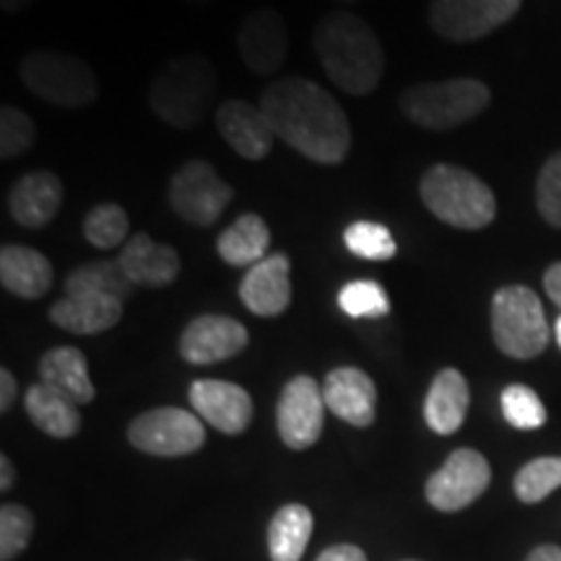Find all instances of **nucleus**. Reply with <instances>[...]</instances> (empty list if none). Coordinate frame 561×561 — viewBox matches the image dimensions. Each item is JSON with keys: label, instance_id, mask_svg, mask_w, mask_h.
<instances>
[{"label": "nucleus", "instance_id": "c03bdc74", "mask_svg": "<svg viewBox=\"0 0 561 561\" xmlns=\"http://www.w3.org/2000/svg\"><path fill=\"white\" fill-rule=\"evenodd\" d=\"M335 5H341V9H348V5H356V3H362V0H333Z\"/></svg>", "mask_w": 561, "mask_h": 561}, {"label": "nucleus", "instance_id": "a878e982", "mask_svg": "<svg viewBox=\"0 0 561 561\" xmlns=\"http://www.w3.org/2000/svg\"><path fill=\"white\" fill-rule=\"evenodd\" d=\"M26 416L39 432L50 434L55 439H70L81 430L79 405L60 396L58 390L47 388L45 382L32 385L24 396Z\"/></svg>", "mask_w": 561, "mask_h": 561}, {"label": "nucleus", "instance_id": "4468645a", "mask_svg": "<svg viewBox=\"0 0 561 561\" xmlns=\"http://www.w3.org/2000/svg\"><path fill=\"white\" fill-rule=\"evenodd\" d=\"M248 343V328L240 320L227 318V314H198L187 322L180 335V356L206 367V364H219L242 354Z\"/></svg>", "mask_w": 561, "mask_h": 561}, {"label": "nucleus", "instance_id": "ddd939ff", "mask_svg": "<svg viewBox=\"0 0 561 561\" xmlns=\"http://www.w3.org/2000/svg\"><path fill=\"white\" fill-rule=\"evenodd\" d=\"M237 53L255 76H276L289 55V30L276 9H252L237 30Z\"/></svg>", "mask_w": 561, "mask_h": 561}, {"label": "nucleus", "instance_id": "9b49d317", "mask_svg": "<svg viewBox=\"0 0 561 561\" xmlns=\"http://www.w3.org/2000/svg\"><path fill=\"white\" fill-rule=\"evenodd\" d=\"M491 483V466L473 447H458L426 481V502L439 512L471 507Z\"/></svg>", "mask_w": 561, "mask_h": 561}, {"label": "nucleus", "instance_id": "aec40b11", "mask_svg": "<svg viewBox=\"0 0 561 561\" xmlns=\"http://www.w3.org/2000/svg\"><path fill=\"white\" fill-rule=\"evenodd\" d=\"M62 203V182L55 172H26L9 191L11 219L24 229H42L58 216Z\"/></svg>", "mask_w": 561, "mask_h": 561}, {"label": "nucleus", "instance_id": "7c9ffc66", "mask_svg": "<svg viewBox=\"0 0 561 561\" xmlns=\"http://www.w3.org/2000/svg\"><path fill=\"white\" fill-rule=\"evenodd\" d=\"M339 307L354 320H380L390 314V297L382 284L371 278L351 280L339 291Z\"/></svg>", "mask_w": 561, "mask_h": 561}, {"label": "nucleus", "instance_id": "473e14b6", "mask_svg": "<svg viewBox=\"0 0 561 561\" xmlns=\"http://www.w3.org/2000/svg\"><path fill=\"white\" fill-rule=\"evenodd\" d=\"M502 413L504 421L520 432L541 430L549 419L543 401L528 385H507L502 390Z\"/></svg>", "mask_w": 561, "mask_h": 561}, {"label": "nucleus", "instance_id": "dca6fc26", "mask_svg": "<svg viewBox=\"0 0 561 561\" xmlns=\"http://www.w3.org/2000/svg\"><path fill=\"white\" fill-rule=\"evenodd\" d=\"M191 405L206 424L221 434H242L255 416L250 392L227 380H195L191 385Z\"/></svg>", "mask_w": 561, "mask_h": 561}, {"label": "nucleus", "instance_id": "c85d7f7f", "mask_svg": "<svg viewBox=\"0 0 561 561\" xmlns=\"http://www.w3.org/2000/svg\"><path fill=\"white\" fill-rule=\"evenodd\" d=\"M130 219L123 206L117 203H100L83 219V237L96 250H115L128 242Z\"/></svg>", "mask_w": 561, "mask_h": 561}, {"label": "nucleus", "instance_id": "bb28decb", "mask_svg": "<svg viewBox=\"0 0 561 561\" xmlns=\"http://www.w3.org/2000/svg\"><path fill=\"white\" fill-rule=\"evenodd\" d=\"M312 512L305 504H286L268 525V553L273 561H299L312 538Z\"/></svg>", "mask_w": 561, "mask_h": 561}, {"label": "nucleus", "instance_id": "9d476101", "mask_svg": "<svg viewBox=\"0 0 561 561\" xmlns=\"http://www.w3.org/2000/svg\"><path fill=\"white\" fill-rule=\"evenodd\" d=\"M523 0H432L426 19L432 32L447 42H476L510 24Z\"/></svg>", "mask_w": 561, "mask_h": 561}, {"label": "nucleus", "instance_id": "58836bf2", "mask_svg": "<svg viewBox=\"0 0 561 561\" xmlns=\"http://www.w3.org/2000/svg\"><path fill=\"white\" fill-rule=\"evenodd\" d=\"M543 289L549 294V299L553 305L561 307V261L551 263L543 273Z\"/></svg>", "mask_w": 561, "mask_h": 561}, {"label": "nucleus", "instance_id": "c756f323", "mask_svg": "<svg viewBox=\"0 0 561 561\" xmlns=\"http://www.w3.org/2000/svg\"><path fill=\"white\" fill-rule=\"evenodd\" d=\"M343 242L348 252L371 263L392 261L398 255V242L385 224L377 221H354L343 231Z\"/></svg>", "mask_w": 561, "mask_h": 561}, {"label": "nucleus", "instance_id": "393cba45", "mask_svg": "<svg viewBox=\"0 0 561 561\" xmlns=\"http://www.w3.org/2000/svg\"><path fill=\"white\" fill-rule=\"evenodd\" d=\"M271 248V229L263 216L242 214L234 224L227 227L216 240V252L231 268H252L268 257Z\"/></svg>", "mask_w": 561, "mask_h": 561}, {"label": "nucleus", "instance_id": "a18cd8bd", "mask_svg": "<svg viewBox=\"0 0 561 561\" xmlns=\"http://www.w3.org/2000/svg\"><path fill=\"white\" fill-rule=\"evenodd\" d=\"M553 333H557V341H559V348H561V314H559L557 325H553Z\"/></svg>", "mask_w": 561, "mask_h": 561}, {"label": "nucleus", "instance_id": "20e7f679", "mask_svg": "<svg viewBox=\"0 0 561 561\" xmlns=\"http://www.w3.org/2000/svg\"><path fill=\"white\" fill-rule=\"evenodd\" d=\"M419 195L426 210L447 227L486 229L496 219V195L479 174L455 164H434L421 174Z\"/></svg>", "mask_w": 561, "mask_h": 561}, {"label": "nucleus", "instance_id": "423d86ee", "mask_svg": "<svg viewBox=\"0 0 561 561\" xmlns=\"http://www.w3.org/2000/svg\"><path fill=\"white\" fill-rule=\"evenodd\" d=\"M491 335L496 348L510 359H536L551 341L543 305L530 286L510 284L491 299Z\"/></svg>", "mask_w": 561, "mask_h": 561}, {"label": "nucleus", "instance_id": "a211bd4d", "mask_svg": "<svg viewBox=\"0 0 561 561\" xmlns=\"http://www.w3.org/2000/svg\"><path fill=\"white\" fill-rule=\"evenodd\" d=\"M328 411L341 421L367 430L377 419V388L367 371L359 367H339L322 382Z\"/></svg>", "mask_w": 561, "mask_h": 561}, {"label": "nucleus", "instance_id": "f03ea898", "mask_svg": "<svg viewBox=\"0 0 561 561\" xmlns=\"http://www.w3.org/2000/svg\"><path fill=\"white\" fill-rule=\"evenodd\" d=\"M312 47L322 70L343 94L367 96L385 76V50L377 32L359 13H325L312 32Z\"/></svg>", "mask_w": 561, "mask_h": 561}, {"label": "nucleus", "instance_id": "39448f33", "mask_svg": "<svg viewBox=\"0 0 561 561\" xmlns=\"http://www.w3.org/2000/svg\"><path fill=\"white\" fill-rule=\"evenodd\" d=\"M491 104V89L479 79L416 83L401 91L398 110L424 130L447 133L476 121Z\"/></svg>", "mask_w": 561, "mask_h": 561}, {"label": "nucleus", "instance_id": "72a5a7b5", "mask_svg": "<svg viewBox=\"0 0 561 561\" xmlns=\"http://www.w3.org/2000/svg\"><path fill=\"white\" fill-rule=\"evenodd\" d=\"M37 140V128L24 110L3 104L0 110V159L11 161L32 151Z\"/></svg>", "mask_w": 561, "mask_h": 561}, {"label": "nucleus", "instance_id": "b1692460", "mask_svg": "<svg viewBox=\"0 0 561 561\" xmlns=\"http://www.w3.org/2000/svg\"><path fill=\"white\" fill-rule=\"evenodd\" d=\"M39 380L76 405H87L96 398V388L89 377L87 356L76 346H58L47 351L39 359Z\"/></svg>", "mask_w": 561, "mask_h": 561}, {"label": "nucleus", "instance_id": "4be33fe9", "mask_svg": "<svg viewBox=\"0 0 561 561\" xmlns=\"http://www.w3.org/2000/svg\"><path fill=\"white\" fill-rule=\"evenodd\" d=\"M471 405V390L460 369L445 367L437 371L424 398V421L434 434L450 437L462 426Z\"/></svg>", "mask_w": 561, "mask_h": 561}, {"label": "nucleus", "instance_id": "cd10ccee", "mask_svg": "<svg viewBox=\"0 0 561 561\" xmlns=\"http://www.w3.org/2000/svg\"><path fill=\"white\" fill-rule=\"evenodd\" d=\"M66 294H104V297H115L128 301L136 291V284L125 276L121 261H89L76 265L66 278Z\"/></svg>", "mask_w": 561, "mask_h": 561}, {"label": "nucleus", "instance_id": "79ce46f5", "mask_svg": "<svg viewBox=\"0 0 561 561\" xmlns=\"http://www.w3.org/2000/svg\"><path fill=\"white\" fill-rule=\"evenodd\" d=\"M34 0H0V9L3 13H11V16H16V13H24L26 9H32Z\"/></svg>", "mask_w": 561, "mask_h": 561}, {"label": "nucleus", "instance_id": "1a4fd4ad", "mask_svg": "<svg viewBox=\"0 0 561 561\" xmlns=\"http://www.w3.org/2000/svg\"><path fill=\"white\" fill-rule=\"evenodd\" d=\"M128 439L136 450L157 458H182L201 450L206 442V426L198 413L161 405L140 413L130 421Z\"/></svg>", "mask_w": 561, "mask_h": 561}, {"label": "nucleus", "instance_id": "0eeeda50", "mask_svg": "<svg viewBox=\"0 0 561 561\" xmlns=\"http://www.w3.org/2000/svg\"><path fill=\"white\" fill-rule=\"evenodd\" d=\"M19 79L42 102L81 110L100 100V79L87 62L60 50H32L19 62Z\"/></svg>", "mask_w": 561, "mask_h": 561}, {"label": "nucleus", "instance_id": "f257e3e1", "mask_svg": "<svg viewBox=\"0 0 561 561\" xmlns=\"http://www.w3.org/2000/svg\"><path fill=\"white\" fill-rule=\"evenodd\" d=\"M261 110L280 138L301 157L322 167H335L351 151V125L339 100L310 79L286 76L268 83Z\"/></svg>", "mask_w": 561, "mask_h": 561}, {"label": "nucleus", "instance_id": "ea45409f", "mask_svg": "<svg viewBox=\"0 0 561 561\" xmlns=\"http://www.w3.org/2000/svg\"><path fill=\"white\" fill-rule=\"evenodd\" d=\"M525 561H561V549L559 546L543 543V546H538V549H533L530 557Z\"/></svg>", "mask_w": 561, "mask_h": 561}, {"label": "nucleus", "instance_id": "f704fd0d", "mask_svg": "<svg viewBox=\"0 0 561 561\" xmlns=\"http://www.w3.org/2000/svg\"><path fill=\"white\" fill-rule=\"evenodd\" d=\"M34 530L32 512L21 504H3L0 510V561L16 559L30 546Z\"/></svg>", "mask_w": 561, "mask_h": 561}, {"label": "nucleus", "instance_id": "e433bc0d", "mask_svg": "<svg viewBox=\"0 0 561 561\" xmlns=\"http://www.w3.org/2000/svg\"><path fill=\"white\" fill-rule=\"evenodd\" d=\"M318 561H367V557H364V551L359 549V546L339 543V546H331V549L322 551Z\"/></svg>", "mask_w": 561, "mask_h": 561}, {"label": "nucleus", "instance_id": "f3484780", "mask_svg": "<svg viewBox=\"0 0 561 561\" xmlns=\"http://www.w3.org/2000/svg\"><path fill=\"white\" fill-rule=\"evenodd\" d=\"M216 130L231 151L248 161L265 159L276 144V133L265 121L263 110L244 100H227L216 110Z\"/></svg>", "mask_w": 561, "mask_h": 561}, {"label": "nucleus", "instance_id": "a19ab883", "mask_svg": "<svg viewBox=\"0 0 561 561\" xmlns=\"http://www.w3.org/2000/svg\"><path fill=\"white\" fill-rule=\"evenodd\" d=\"M13 479H16V471H13V462L9 455L0 458V489L9 491L13 486Z\"/></svg>", "mask_w": 561, "mask_h": 561}, {"label": "nucleus", "instance_id": "37998d69", "mask_svg": "<svg viewBox=\"0 0 561 561\" xmlns=\"http://www.w3.org/2000/svg\"><path fill=\"white\" fill-rule=\"evenodd\" d=\"M187 5H193V9H203V5H210V3H216V0H185Z\"/></svg>", "mask_w": 561, "mask_h": 561}, {"label": "nucleus", "instance_id": "4c0bfd02", "mask_svg": "<svg viewBox=\"0 0 561 561\" xmlns=\"http://www.w3.org/2000/svg\"><path fill=\"white\" fill-rule=\"evenodd\" d=\"M16 377L9 369H0V413H9L16 401Z\"/></svg>", "mask_w": 561, "mask_h": 561}, {"label": "nucleus", "instance_id": "6ab92c4d", "mask_svg": "<svg viewBox=\"0 0 561 561\" xmlns=\"http://www.w3.org/2000/svg\"><path fill=\"white\" fill-rule=\"evenodd\" d=\"M117 261H121L125 276L136 286H146V289H167L178 280L182 271L178 250L157 242L146 231H138L123 244Z\"/></svg>", "mask_w": 561, "mask_h": 561}, {"label": "nucleus", "instance_id": "7ed1b4c3", "mask_svg": "<svg viewBox=\"0 0 561 561\" xmlns=\"http://www.w3.org/2000/svg\"><path fill=\"white\" fill-rule=\"evenodd\" d=\"M219 73L201 53L167 60L149 91V107L161 123L178 130H193L216 102Z\"/></svg>", "mask_w": 561, "mask_h": 561}, {"label": "nucleus", "instance_id": "c9c22d12", "mask_svg": "<svg viewBox=\"0 0 561 561\" xmlns=\"http://www.w3.org/2000/svg\"><path fill=\"white\" fill-rule=\"evenodd\" d=\"M536 206L546 224L561 229V151L546 159L536 180Z\"/></svg>", "mask_w": 561, "mask_h": 561}, {"label": "nucleus", "instance_id": "6e6552de", "mask_svg": "<svg viewBox=\"0 0 561 561\" xmlns=\"http://www.w3.org/2000/svg\"><path fill=\"white\" fill-rule=\"evenodd\" d=\"M234 201V187L206 159H191L170 180V206L193 227H214Z\"/></svg>", "mask_w": 561, "mask_h": 561}, {"label": "nucleus", "instance_id": "5701e85b", "mask_svg": "<svg viewBox=\"0 0 561 561\" xmlns=\"http://www.w3.org/2000/svg\"><path fill=\"white\" fill-rule=\"evenodd\" d=\"M0 284L19 299H42L55 284L53 263L34 248L3 244V250H0Z\"/></svg>", "mask_w": 561, "mask_h": 561}, {"label": "nucleus", "instance_id": "2f4dec72", "mask_svg": "<svg viewBox=\"0 0 561 561\" xmlns=\"http://www.w3.org/2000/svg\"><path fill=\"white\" fill-rule=\"evenodd\" d=\"M515 496L523 504H538L561 486V455L559 458H536L517 471L515 476Z\"/></svg>", "mask_w": 561, "mask_h": 561}, {"label": "nucleus", "instance_id": "f8f14e48", "mask_svg": "<svg viewBox=\"0 0 561 561\" xmlns=\"http://www.w3.org/2000/svg\"><path fill=\"white\" fill-rule=\"evenodd\" d=\"M325 396L318 380L310 375H297L280 390L276 405V426L280 439L291 450H307L325 430Z\"/></svg>", "mask_w": 561, "mask_h": 561}, {"label": "nucleus", "instance_id": "412c9836", "mask_svg": "<svg viewBox=\"0 0 561 561\" xmlns=\"http://www.w3.org/2000/svg\"><path fill=\"white\" fill-rule=\"evenodd\" d=\"M125 301L104 294H66L50 307L53 325L73 335H100L123 318Z\"/></svg>", "mask_w": 561, "mask_h": 561}, {"label": "nucleus", "instance_id": "2eb2a0df", "mask_svg": "<svg viewBox=\"0 0 561 561\" xmlns=\"http://www.w3.org/2000/svg\"><path fill=\"white\" fill-rule=\"evenodd\" d=\"M242 305L257 318H278L291 307V261L286 252H273L248 268L240 280Z\"/></svg>", "mask_w": 561, "mask_h": 561}]
</instances>
